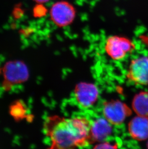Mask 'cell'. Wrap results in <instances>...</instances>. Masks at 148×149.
Returning a JSON list of instances; mask_svg holds the SVG:
<instances>
[{"instance_id": "1", "label": "cell", "mask_w": 148, "mask_h": 149, "mask_svg": "<svg viewBox=\"0 0 148 149\" xmlns=\"http://www.w3.org/2000/svg\"><path fill=\"white\" fill-rule=\"evenodd\" d=\"M91 125L83 117L50 116L44 122V132L50 139V149L81 148L91 144Z\"/></svg>"}, {"instance_id": "2", "label": "cell", "mask_w": 148, "mask_h": 149, "mask_svg": "<svg viewBox=\"0 0 148 149\" xmlns=\"http://www.w3.org/2000/svg\"><path fill=\"white\" fill-rule=\"evenodd\" d=\"M135 46L131 41L127 38L113 36L106 40L105 50L110 58L114 61L124 59L127 54L131 52Z\"/></svg>"}, {"instance_id": "3", "label": "cell", "mask_w": 148, "mask_h": 149, "mask_svg": "<svg viewBox=\"0 0 148 149\" xmlns=\"http://www.w3.org/2000/svg\"><path fill=\"white\" fill-rule=\"evenodd\" d=\"M104 117L112 125H119L131 114V110L119 100L105 102L103 108Z\"/></svg>"}, {"instance_id": "4", "label": "cell", "mask_w": 148, "mask_h": 149, "mask_svg": "<svg viewBox=\"0 0 148 149\" xmlns=\"http://www.w3.org/2000/svg\"><path fill=\"white\" fill-rule=\"evenodd\" d=\"M6 86L24 83L28 80L29 72L27 65L22 61L7 62L3 69Z\"/></svg>"}, {"instance_id": "5", "label": "cell", "mask_w": 148, "mask_h": 149, "mask_svg": "<svg viewBox=\"0 0 148 149\" xmlns=\"http://www.w3.org/2000/svg\"><path fill=\"white\" fill-rule=\"evenodd\" d=\"M74 93L77 102L85 109L92 107L96 102L99 95V89L95 84L84 82L76 85Z\"/></svg>"}, {"instance_id": "6", "label": "cell", "mask_w": 148, "mask_h": 149, "mask_svg": "<svg viewBox=\"0 0 148 149\" xmlns=\"http://www.w3.org/2000/svg\"><path fill=\"white\" fill-rule=\"evenodd\" d=\"M127 77L135 84L148 85V56H141L132 60L129 66Z\"/></svg>"}, {"instance_id": "7", "label": "cell", "mask_w": 148, "mask_h": 149, "mask_svg": "<svg viewBox=\"0 0 148 149\" xmlns=\"http://www.w3.org/2000/svg\"><path fill=\"white\" fill-rule=\"evenodd\" d=\"M50 14L52 20L59 26H64L70 24L75 16L72 6L65 2L55 3L52 6Z\"/></svg>"}, {"instance_id": "8", "label": "cell", "mask_w": 148, "mask_h": 149, "mask_svg": "<svg viewBox=\"0 0 148 149\" xmlns=\"http://www.w3.org/2000/svg\"><path fill=\"white\" fill-rule=\"evenodd\" d=\"M112 125L104 117L98 118L91 123L90 132L91 144L100 143L110 136L113 131Z\"/></svg>"}, {"instance_id": "9", "label": "cell", "mask_w": 148, "mask_h": 149, "mask_svg": "<svg viewBox=\"0 0 148 149\" xmlns=\"http://www.w3.org/2000/svg\"><path fill=\"white\" fill-rule=\"evenodd\" d=\"M128 130L130 136L136 141L148 139V116L137 115L129 123Z\"/></svg>"}, {"instance_id": "10", "label": "cell", "mask_w": 148, "mask_h": 149, "mask_svg": "<svg viewBox=\"0 0 148 149\" xmlns=\"http://www.w3.org/2000/svg\"><path fill=\"white\" fill-rule=\"evenodd\" d=\"M132 109L137 115L148 116V92H141L134 97Z\"/></svg>"}, {"instance_id": "11", "label": "cell", "mask_w": 148, "mask_h": 149, "mask_svg": "<svg viewBox=\"0 0 148 149\" xmlns=\"http://www.w3.org/2000/svg\"><path fill=\"white\" fill-rule=\"evenodd\" d=\"M9 113L16 121H20L26 116V108L25 104L21 101H15L10 106Z\"/></svg>"}, {"instance_id": "12", "label": "cell", "mask_w": 148, "mask_h": 149, "mask_svg": "<svg viewBox=\"0 0 148 149\" xmlns=\"http://www.w3.org/2000/svg\"><path fill=\"white\" fill-rule=\"evenodd\" d=\"M118 148V145L116 144H112L109 142H100L96 145L94 148L95 149H115Z\"/></svg>"}, {"instance_id": "13", "label": "cell", "mask_w": 148, "mask_h": 149, "mask_svg": "<svg viewBox=\"0 0 148 149\" xmlns=\"http://www.w3.org/2000/svg\"><path fill=\"white\" fill-rule=\"evenodd\" d=\"M34 1L37 2V3H45L46 1H49V0H34Z\"/></svg>"}, {"instance_id": "14", "label": "cell", "mask_w": 148, "mask_h": 149, "mask_svg": "<svg viewBox=\"0 0 148 149\" xmlns=\"http://www.w3.org/2000/svg\"><path fill=\"white\" fill-rule=\"evenodd\" d=\"M147 148H148V143H147Z\"/></svg>"}]
</instances>
